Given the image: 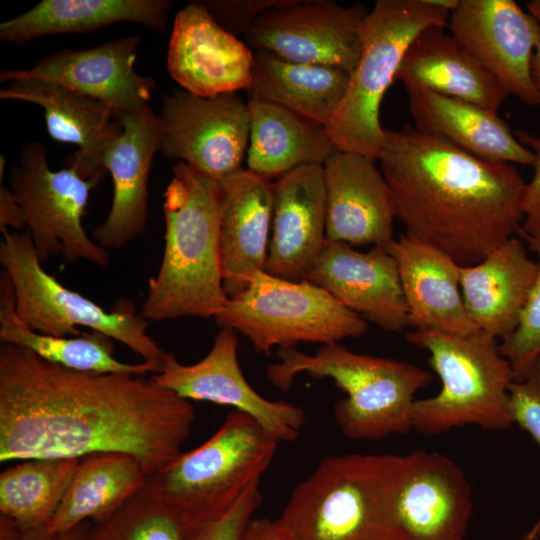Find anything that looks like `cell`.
Returning <instances> with one entry per match:
<instances>
[{
    "mask_svg": "<svg viewBox=\"0 0 540 540\" xmlns=\"http://www.w3.org/2000/svg\"><path fill=\"white\" fill-rule=\"evenodd\" d=\"M287 0H203L200 3L227 32L246 35L257 18Z\"/></svg>",
    "mask_w": 540,
    "mask_h": 540,
    "instance_id": "f35d334b",
    "label": "cell"
},
{
    "mask_svg": "<svg viewBox=\"0 0 540 540\" xmlns=\"http://www.w3.org/2000/svg\"><path fill=\"white\" fill-rule=\"evenodd\" d=\"M278 362L266 368L268 380L287 391L295 378L308 374L330 378L346 393L333 408L346 438L380 440L412 430L415 394L432 380L429 371L392 358L355 353L340 343L322 345L314 354L279 349Z\"/></svg>",
    "mask_w": 540,
    "mask_h": 540,
    "instance_id": "5b68a950",
    "label": "cell"
},
{
    "mask_svg": "<svg viewBox=\"0 0 540 540\" xmlns=\"http://www.w3.org/2000/svg\"><path fill=\"white\" fill-rule=\"evenodd\" d=\"M0 98L41 106L50 137L77 146L71 165L85 179H102L106 172L103 153L122 133L119 117L110 106L63 85L30 78L10 81L0 90Z\"/></svg>",
    "mask_w": 540,
    "mask_h": 540,
    "instance_id": "cb8c5ba5",
    "label": "cell"
},
{
    "mask_svg": "<svg viewBox=\"0 0 540 540\" xmlns=\"http://www.w3.org/2000/svg\"><path fill=\"white\" fill-rule=\"evenodd\" d=\"M277 444L254 418L233 410L207 441L148 476L146 486L193 527L225 512L260 481Z\"/></svg>",
    "mask_w": 540,
    "mask_h": 540,
    "instance_id": "ba28073f",
    "label": "cell"
},
{
    "mask_svg": "<svg viewBox=\"0 0 540 540\" xmlns=\"http://www.w3.org/2000/svg\"><path fill=\"white\" fill-rule=\"evenodd\" d=\"M122 133L102 156L112 176L113 200L110 211L94 231L103 248L121 249L137 238L148 219V183L154 155L160 151L162 124L149 107L119 116Z\"/></svg>",
    "mask_w": 540,
    "mask_h": 540,
    "instance_id": "d6986e66",
    "label": "cell"
},
{
    "mask_svg": "<svg viewBox=\"0 0 540 540\" xmlns=\"http://www.w3.org/2000/svg\"><path fill=\"white\" fill-rule=\"evenodd\" d=\"M538 270L523 242L513 236L480 262L461 266L465 309L482 331L504 339L516 327Z\"/></svg>",
    "mask_w": 540,
    "mask_h": 540,
    "instance_id": "4316f807",
    "label": "cell"
},
{
    "mask_svg": "<svg viewBox=\"0 0 540 540\" xmlns=\"http://www.w3.org/2000/svg\"><path fill=\"white\" fill-rule=\"evenodd\" d=\"M247 103L249 171L270 180L303 165H324L337 150L323 125L255 96Z\"/></svg>",
    "mask_w": 540,
    "mask_h": 540,
    "instance_id": "f1b7e54d",
    "label": "cell"
},
{
    "mask_svg": "<svg viewBox=\"0 0 540 540\" xmlns=\"http://www.w3.org/2000/svg\"><path fill=\"white\" fill-rule=\"evenodd\" d=\"M0 341L23 347L49 362L76 371L139 376L157 372L143 361L130 364L118 360L114 357V340L100 332L60 337L29 328L17 316L14 290L3 270L0 275Z\"/></svg>",
    "mask_w": 540,
    "mask_h": 540,
    "instance_id": "d6a6232c",
    "label": "cell"
},
{
    "mask_svg": "<svg viewBox=\"0 0 540 540\" xmlns=\"http://www.w3.org/2000/svg\"><path fill=\"white\" fill-rule=\"evenodd\" d=\"M26 222L22 209L9 186L0 181V230L22 232Z\"/></svg>",
    "mask_w": 540,
    "mask_h": 540,
    "instance_id": "b9f144b4",
    "label": "cell"
},
{
    "mask_svg": "<svg viewBox=\"0 0 540 540\" xmlns=\"http://www.w3.org/2000/svg\"><path fill=\"white\" fill-rule=\"evenodd\" d=\"M408 94L416 128L486 161L533 165V152L519 142L497 111L427 90Z\"/></svg>",
    "mask_w": 540,
    "mask_h": 540,
    "instance_id": "83f0119b",
    "label": "cell"
},
{
    "mask_svg": "<svg viewBox=\"0 0 540 540\" xmlns=\"http://www.w3.org/2000/svg\"><path fill=\"white\" fill-rule=\"evenodd\" d=\"M349 79L350 73L337 67L295 63L266 51H254L249 95L327 127Z\"/></svg>",
    "mask_w": 540,
    "mask_h": 540,
    "instance_id": "1f68e13d",
    "label": "cell"
},
{
    "mask_svg": "<svg viewBox=\"0 0 540 540\" xmlns=\"http://www.w3.org/2000/svg\"><path fill=\"white\" fill-rule=\"evenodd\" d=\"M377 160L405 234L461 266L521 227L526 183L510 163L480 159L410 124L384 128Z\"/></svg>",
    "mask_w": 540,
    "mask_h": 540,
    "instance_id": "7a4b0ae2",
    "label": "cell"
},
{
    "mask_svg": "<svg viewBox=\"0 0 540 540\" xmlns=\"http://www.w3.org/2000/svg\"><path fill=\"white\" fill-rule=\"evenodd\" d=\"M81 458H31L0 474V515L22 526H48Z\"/></svg>",
    "mask_w": 540,
    "mask_h": 540,
    "instance_id": "836d02e7",
    "label": "cell"
},
{
    "mask_svg": "<svg viewBox=\"0 0 540 540\" xmlns=\"http://www.w3.org/2000/svg\"><path fill=\"white\" fill-rule=\"evenodd\" d=\"M326 242L323 165L297 167L272 182V222L265 271L305 280Z\"/></svg>",
    "mask_w": 540,
    "mask_h": 540,
    "instance_id": "7402d4cb",
    "label": "cell"
},
{
    "mask_svg": "<svg viewBox=\"0 0 540 540\" xmlns=\"http://www.w3.org/2000/svg\"><path fill=\"white\" fill-rule=\"evenodd\" d=\"M191 528L145 485L111 516L90 524L87 540H187Z\"/></svg>",
    "mask_w": 540,
    "mask_h": 540,
    "instance_id": "e575fe53",
    "label": "cell"
},
{
    "mask_svg": "<svg viewBox=\"0 0 540 540\" xmlns=\"http://www.w3.org/2000/svg\"><path fill=\"white\" fill-rule=\"evenodd\" d=\"M161 154L217 182L244 169L250 135L248 103L237 93L211 97L185 90L163 96Z\"/></svg>",
    "mask_w": 540,
    "mask_h": 540,
    "instance_id": "7c38bea8",
    "label": "cell"
},
{
    "mask_svg": "<svg viewBox=\"0 0 540 540\" xmlns=\"http://www.w3.org/2000/svg\"><path fill=\"white\" fill-rule=\"evenodd\" d=\"M195 417L152 377L76 371L1 343L2 463L123 453L150 476L182 453Z\"/></svg>",
    "mask_w": 540,
    "mask_h": 540,
    "instance_id": "6da1fadb",
    "label": "cell"
},
{
    "mask_svg": "<svg viewBox=\"0 0 540 540\" xmlns=\"http://www.w3.org/2000/svg\"><path fill=\"white\" fill-rule=\"evenodd\" d=\"M100 180L85 179L73 165L51 170L40 141L22 146L18 164L10 169L8 186L22 209L43 265L53 257L67 263L110 264L109 251L92 240L82 224L90 193Z\"/></svg>",
    "mask_w": 540,
    "mask_h": 540,
    "instance_id": "8fae6325",
    "label": "cell"
},
{
    "mask_svg": "<svg viewBox=\"0 0 540 540\" xmlns=\"http://www.w3.org/2000/svg\"><path fill=\"white\" fill-rule=\"evenodd\" d=\"M374 161L336 150L324 163L327 241L385 247L394 240V202Z\"/></svg>",
    "mask_w": 540,
    "mask_h": 540,
    "instance_id": "44dd1931",
    "label": "cell"
},
{
    "mask_svg": "<svg viewBox=\"0 0 540 540\" xmlns=\"http://www.w3.org/2000/svg\"><path fill=\"white\" fill-rule=\"evenodd\" d=\"M241 540H292L277 520L252 518L247 524Z\"/></svg>",
    "mask_w": 540,
    "mask_h": 540,
    "instance_id": "7bdbcfd3",
    "label": "cell"
},
{
    "mask_svg": "<svg viewBox=\"0 0 540 540\" xmlns=\"http://www.w3.org/2000/svg\"><path fill=\"white\" fill-rule=\"evenodd\" d=\"M147 479L141 463L131 455L100 453L82 457L48 530L66 531L84 522L108 518L141 491Z\"/></svg>",
    "mask_w": 540,
    "mask_h": 540,
    "instance_id": "4dcf8cb0",
    "label": "cell"
},
{
    "mask_svg": "<svg viewBox=\"0 0 540 540\" xmlns=\"http://www.w3.org/2000/svg\"><path fill=\"white\" fill-rule=\"evenodd\" d=\"M406 454L323 458L277 522L292 540H407L397 516Z\"/></svg>",
    "mask_w": 540,
    "mask_h": 540,
    "instance_id": "277c9868",
    "label": "cell"
},
{
    "mask_svg": "<svg viewBox=\"0 0 540 540\" xmlns=\"http://www.w3.org/2000/svg\"><path fill=\"white\" fill-rule=\"evenodd\" d=\"M521 540H529L525 535L521 538Z\"/></svg>",
    "mask_w": 540,
    "mask_h": 540,
    "instance_id": "f6af8a7d",
    "label": "cell"
},
{
    "mask_svg": "<svg viewBox=\"0 0 540 540\" xmlns=\"http://www.w3.org/2000/svg\"><path fill=\"white\" fill-rule=\"evenodd\" d=\"M172 172L163 202V256L140 313L147 321L214 318L228 300L219 240L220 185L185 162Z\"/></svg>",
    "mask_w": 540,
    "mask_h": 540,
    "instance_id": "3957f363",
    "label": "cell"
},
{
    "mask_svg": "<svg viewBox=\"0 0 540 540\" xmlns=\"http://www.w3.org/2000/svg\"><path fill=\"white\" fill-rule=\"evenodd\" d=\"M450 34L496 79L507 95L539 105L531 62L540 44V22L513 0H459Z\"/></svg>",
    "mask_w": 540,
    "mask_h": 540,
    "instance_id": "9a60e30c",
    "label": "cell"
},
{
    "mask_svg": "<svg viewBox=\"0 0 540 540\" xmlns=\"http://www.w3.org/2000/svg\"><path fill=\"white\" fill-rule=\"evenodd\" d=\"M220 185L219 240L228 298L265 271L272 222V182L242 169Z\"/></svg>",
    "mask_w": 540,
    "mask_h": 540,
    "instance_id": "d4e9b609",
    "label": "cell"
},
{
    "mask_svg": "<svg viewBox=\"0 0 540 540\" xmlns=\"http://www.w3.org/2000/svg\"><path fill=\"white\" fill-rule=\"evenodd\" d=\"M406 339L428 352L442 383L435 396L415 400L412 429L432 436L465 425L504 430L514 424L509 389L515 380L497 338L482 330L466 335L413 330Z\"/></svg>",
    "mask_w": 540,
    "mask_h": 540,
    "instance_id": "8992f818",
    "label": "cell"
},
{
    "mask_svg": "<svg viewBox=\"0 0 540 540\" xmlns=\"http://www.w3.org/2000/svg\"><path fill=\"white\" fill-rule=\"evenodd\" d=\"M221 328L245 336L266 356L273 348L299 343H339L368 330L367 320L340 304L323 288L257 272L238 295L228 298L214 317Z\"/></svg>",
    "mask_w": 540,
    "mask_h": 540,
    "instance_id": "30bf717a",
    "label": "cell"
},
{
    "mask_svg": "<svg viewBox=\"0 0 540 540\" xmlns=\"http://www.w3.org/2000/svg\"><path fill=\"white\" fill-rule=\"evenodd\" d=\"M170 0H43L0 25V40L25 44L49 34L85 33L119 22L165 28Z\"/></svg>",
    "mask_w": 540,
    "mask_h": 540,
    "instance_id": "f546056e",
    "label": "cell"
},
{
    "mask_svg": "<svg viewBox=\"0 0 540 540\" xmlns=\"http://www.w3.org/2000/svg\"><path fill=\"white\" fill-rule=\"evenodd\" d=\"M259 483H253L222 514L194 525L187 540H241L243 532L261 502Z\"/></svg>",
    "mask_w": 540,
    "mask_h": 540,
    "instance_id": "8d00e7d4",
    "label": "cell"
},
{
    "mask_svg": "<svg viewBox=\"0 0 540 540\" xmlns=\"http://www.w3.org/2000/svg\"><path fill=\"white\" fill-rule=\"evenodd\" d=\"M89 522L72 529L51 532L47 526H22L0 515V540H87Z\"/></svg>",
    "mask_w": 540,
    "mask_h": 540,
    "instance_id": "60d3db41",
    "label": "cell"
},
{
    "mask_svg": "<svg viewBox=\"0 0 540 540\" xmlns=\"http://www.w3.org/2000/svg\"><path fill=\"white\" fill-rule=\"evenodd\" d=\"M369 10L360 3L287 0L261 14L245 35L253 51L295 63L337 67L351 73L361 52Z\"/></svg>",
    "mask_w": 540,
    "mask_h": 540,
    "instance_id": "4fadbf2b",
    "label": "cell"
},
{
    "mask_svg": "<svg viewBox=\"0 0 540 540\" xmlns=\"http://www.w3.org/2000/svg\"><path fill=\"white\" fill-rule=\"evenodd\" d=\"M139 35L121 37L84 50L50 53L28 69H3L1 83L30 78L63 85L110 106L118 117L149 107L152 78L134 69Z\"/></svg>",
    "mask_w": 540,
    "mask_h": 540,
    "instance_id": "2e32d148",
    "label": "cell"
},
{
    "mask_svg": "<svg viewBox=\"0 0 540 540\" xmlns=\"http://www.w3.org/2000/svg\"><path fill=\"white\" fill-rule=\"evenodd\" d=\"M0 263L15 296V310L29 328L52 336L76 337L87 327L128 347L158 373L167 352L148 333V321L131 301L106 310L71 290L43 267L30 233L2 229Z\"/></svg>",
    "mask_w": 540,
    "mask_h": 540,
    "instance_id": "9c48e42d",
    "label": "cell"
},
{
    "mask_svg": "<svg viewBox=\"0 0 540 540\" xmlns=\"http://www.w3.org/2000/svg\"><path fill=\"white\" fill-rule=\"evenodd\" d=\"M537 255L538 270L515 329L499 343L501 354L511 365L514 380H524L540 358V228L518 232Z\"/></svg>",
    "mask_w": 540,
    "mask_h": 540,
    "instance_id": "d590c367",
    "label": "cell"
},
{
    "mask_svg": "<svg viewBox=\"0 0 540 540\" xmlns=\"http://www.w3.org/2000/svg\"><path fill=\"white\" fill-rule=\"evenodd\" d=\"M521 144L534 154V174L529 183H526L522 209L524 221L518 232L529 233L540 228V137L525 130L513 132Z\"/></svg>",
    "mask_w": 540,
    "mask_h": 540,
    "instance_id": "ab89813d",
    "label": "cell"
},
{
    "mask_svg": "<svg viewBox=\"0 0 540 540\" xmlns=\"http://www.w3.org/2000/svg\"><path fill=\"white\" fill-rule=\"evenodd\" d=\"M445 27L430 26L408 47L397 70L408 93L427 90L497 111L507 97L492 74Z\"/></svg>",
    "mask_w": 540,
    "mask_h": 540,
    "instance_id": "484cf974",
    "label": "cell"
},
{
    "mask_svg": "<svg viewBox=\"0 0 540 540\" xmlns=\"http://www.w3.org/2000/svg\"><path fill=\"white\" fill-rule=\"evenodd\" d=\"M253 65L254 51L224 30L200 1L176 13L167 69L185 91L211 97L249 90Z\"/></svg>",
    "mask_w": 540,
    "mask_h": 540,
    "instance_id": "e0dca14e",
    "label": "cell"
},
{
    "mask_svg": "<svg viewBox=\"0 0 540 540\" xmlns=\"http://www.w3.org/2000/svg\"><path fill=\"white\" fill-rule=\"evenodd\" d=\"M540 22V14L534 16ZM531 76L540 99V44L536 48L531 62ZM540 105V103H539Z\"/></svg>",
    "mask_w": 540,
    "mask_h": 540,
    "instance_id": "ee69618b",
    "label": "cell"
},
{
    "mask_svg": "<svg viewBox=\"0 0 540 540\" xmlns=\"http://www.w3.org/2000/svg\"><path fill=\"white\" fill-rule=\"evenodd\" d=\"M509 394L513 423L528 432L540 448V358L524 380L511 384ZM525 536L529 540L540 537V516Z\"/></svg>",
    "mask_w": 540,
    "mask_h": 540,
    "instance_id": "74e56055",
    "label": "cell"
},
{
    "mask_svg": "<svg viewBox=\"0 0 540 540\" xmlns=\"http://www.w3.org/2000/svg\"><path fill=\"white\" fill-rule=\"evenodd\" d=\"M305 280L386 331L401 332L408 327L398 267L384 246L360 252L326 240Z\"/></svg>",
    "mask_w": 540,
    "mask_h": 540,
    "instance_id": "ac0fdd59",
    "label": "cell"
},
{
    "mask_svg": "<svg viewBox=\"0 0 540 540\" xmlns=\"http://www.w3.org/2000/svg\"><path fill=\"white\" fill-rule=\"evenodd\" d=\"M152 379L186 400L213 402L248 414L278 443L295 441L305 423L300 406L268 400L250 386L238 361L237 333L231 328H221L210 351L197 363L183 364L167 352Z\"/></svg>",
    "mask_w": 540,
    "mask_h": 540,
    "instance_id": "5bb4252c",
    "label": "cell"
},
{
    "mask_svg": "<svg viewBox=\"0 0 540 540\" xmlns=\"http://www.w3.org/2000/svg\"><path fill=\"white\" fill-rule=\"evenodd\" d=\"M385 248L398 267L408 327L454 335L480 330L465 309L460 288L461 265L407 234Z\"/></svg>",
    "mask_w": 540,
    "mask_h": 540,
    "instance_id": "603a6c76",
    "label": "cell"
},
{
    "mask_svg": "<svg viewBox=\"0 0 540 540\" xmlns=\"http://www.w3.org/2000/svg\"><path fill=\"white\" fill-rule=\"evenodd\" d=\"M450 12L429 0H377L361 30V52L332 120L326 127L339 151L377 160L384 128L379 110L412 41L430 26L448 27Z\"/></svg>",
    "mask_w": 540,
    "mask_h": 540,
    "instance_id": "52a82bcc",
    "label": "cell"
},
{
    "mask_svg": "<svg viewBox=\"0 0 540 540\" xmlns=\"http://www.w3.org/2000/svg\"><path fill=\"white\" fill-rule=\"evenodd\" d=\"M397 516L407 540H463L473 512V492L463 469L435 451L406 454Z\"/></svg>",
    "mask_w": 540,
    "mask_h": 540,
    "instance_id": "ffe728a7",
    "label": "cell"
}]
</instances>
